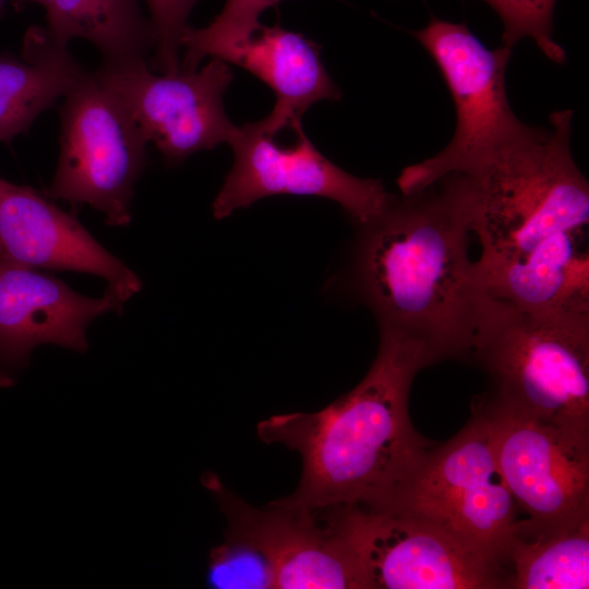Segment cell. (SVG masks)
<instances>
[{
  "label": "cell",
  "mask_w": 589,
  "mask_h": 589,
  "mask_svg": "<svg viewBox=\"0 0 589 589\" xmlns=\"http://www.w3.org/2000/svg\"><path fill=\"white\" fill-rule=\"evenodd\" d=\"M572 118L565 109L549 128L526 124L461 173L482 249L476 278L490 298L545 305L589 277V185L572 156Z\"/></svg>",
  "instance_id": "cell-1"
},
{
  "label": "cell",
  "mask_w": 589,
  "mask_h": 589,
  "mask_svg": "<svg viewBox=\"0 0 589 589\" xmlns=\"http://www.w3.org/2000/svg\"><path fill=\"white\" fill-rule=\"evenodd\" d=\"M358 228L349 286L380 330L419 344L430 364L469 358L485 296L468 255L471 221L461 175L393 194Z\"/></svg>",
  "instance_id": "cell-2"
},
{
  "label": "cell",
  "mask_w": 589,
  "mask_h": 589,
  "mask_svg": "<svg viewBox=\"0 0 589 589\" xmlns=\"http://www.w3.org/2000/svg\"><path fill=\"white\" fill-rule=\"evenodd\" d=\"M428 365L419 344L380 330L377 356L353 389L316 412L262 420L259 437L296 450L302 461L296 491L276 502L311 510L386 508L435 447L408 413L413 378Z\"/></svg>",
  "instance_id": "cell-3"
},
{
  "label": "cell",
  "mask_w": 589,
  "mask_h": 589,
  "mask_svg": "<svg viewBox=\"0 0 589 589\" xmlns=\"http://www.w3.org/2000/svg\"><path fill=\"white\" fill-rule=\"evenodd\" d=\"M469 358L505 409L589 433V314L532 312L485 297Z\"/></svg>",
  "instance_id": "cell-4"
},
{
  "label": "cell",
  "mask_w": 589,
  "mask_h": 589,
  "mask_svg": "<svg viewBox=\"0 0 589 589\" xmlns=\"http://www.w3.org/2000/svg\"><path fill=\"white\" fill-rule=\"evenodd\" d=\"M412 34L438 67L457 121L444 149L400 172L401 193L421 190L448 173L472 170L526 125L513 112L506 93L512 48L489 49L465 24L434 16Z\"/></svg>",
  "instance_id": "cell-5"
},
{
  "label": "cell",
  "mask_w": 589,
  "mask_h": 589,
  "mask_svg": "<svg viewBox=\"0 0 589 589\" xmlns=\"http://www.w3.org/2000/svg\"><path fill=\"white\" fill-rule=\"evenodd\" d=\"M380 510L431 521L498 567L500 552L519 518L518 507L496 459L489 418L477 401L466 426L435 446L394 501Z\"/></svg>",
  "instance_id": "cell-6"
},
{
  "label": "cell",
  "mask_w": 589,
  "mask_h": 589,
  "mask_svg": "<svg viewBox=\"0 0 589 589\" xmlns=\"http://www.w3.org/2000/svg\"><path fill=\"white\" fill-rule=\"evenodd\" d=\"M60 154L47 197L87 204L109 226L131 221L134 185L146 164L147 140L121 101L86 72L59 110Z\"/></svg>",
  "instance_id": "cell-7"
},
{
  "label": "cell",
  "mask_w": 589,
  "mask_h": 589,
  "mask_svg": "<svg viewBox=\"0 0 589 589\" xmlns=\"http://www.w3.org/2000/svg\"><path fill=\"white\" fill-rule=\"evenodd\" d=\"M318 510L351 553L364 589L503 588L491 557L431 521L356 505Z\"/></svg>",
  "instance_id": "cell-8"
},
{
  "label": "cell",
  "mask_w": 589,
  "mask_h": 589,
  "mask_svg": "<svg viewBox=\"0 0 589 589\" xmlns=\"http://www.w3.org/2000/svg\"><path fill=\"white\" fill-rule=\"evenodd\" d=\"M94 73L169 166L196 152L229 144L239 131L224 107L232 71L219 58H211L200 70L177 73L156 74L144 59L101 62Z\"/></svg>",
  "instance_id": "cell-9"
},
{
  "label": "cell",
  "mask_w": 589,
  "mask_h": 589,
  "mask_svg": "<svg viewBox=\"0 0 589 589\" xmlns=\"http://www.w3.org/2000/svg\"><path fill=\"white\" fill-rule=\"evenodd\" d=\"M292 131L296 141L283 146L260 121L239 127L229 143L232 167L212 206L215 218H225L261 199L281 194L329 199L357 225L383 212L393 194L381 180L350 175L316 149L301 124Z\"/></svg>",
  "instance_id": "cell-10"
},
{
  "label": "cell",
  "mask_w": 589,
  "mask_h": 589,
  "mask_svg": "<svg viewBox=\"0 0 589 589\" xmlns=\"http://www.w3.org/2000/svg\"><path fill=\"white\" fill-rule=\"evenodd\" d=\"M477 402L518 510L543 524L589 516V433L514 413L489 394Z\"/></svg>",
  "instance_id": "cell-11"
},
{
  "label": "cell",
  "mask_w": 589,
  "mask_h": 589,
  "mask_svg": "<svg viewBox=\"0 0 589 589\" xmlns=\"http://www.w3.org/2000/svg\"><path fill=\"white\" fill-rule=\"evenodd\" d=\"M227 520L225 534L259 549L271 563L277 589H364L351 553L320 510L271 502L256 508L213 472L202 477Z\"/></svg>",
  "instance_id": "cell-12"
},
{
  "label": "cell",
  "mask_w": 589,
  "mask_h": 589,
  "mask_svg": "<svg viewBox=\"0 0 589 589\" xmlns=\"http://www.w3.org/2000/svg\"><path fill=\"white\" fill-rule=\"evenodd\" d=\"M124 302L109 286L101 298H91L35 268L0 260V387L13 385L38 345L86 351L88 325L108 312L121 313Z\"/></svg>",
  "instance_id": "cell-13"
},
{
  "label": "cell",
  "mask_w": 589,
  "mask_h": 589,
  "mask_svg": "<svg viewBox=\"0 0 589 589\" xmlns=\"http://www.w3.org/2000/svg\"><path fill=\"white\" fill-rule=\"evenodd\" d=\"M0 260L31 268L88 273L127 301L142 281L69 214L35 189L7 182L0 192Z\"/></svg>",
  "instance_id": "cell-14"
},
{
  "label": "cell",
  "mask_w": 589,
  "mask_h": 589,
  "mask_svg": "<svg viewBox=\"0 0 589 589\" xmlns=\"http://www.w3.org/2000/svg\"><path fill=\"white\" fill-rule=\"evenodd\" d=\"M221 60L245 69L274 92L276 101L272 111L259 120L272 134L301 124L302 116L312 105L341 97L322 62L320 47L279 24L261 25Z\"/></svg>",
  "instance_id": "cell-15"
},
{
  "label": "cell",
  "mask_w": 589,
  "mask_h": 589,
  "mask_svg": "<svg viewBox=\"0 0 589 589\" xmlns=\"http://www.w3.org/2000/svg\"><path fill=\"white\" fill-rule=\"evenodd\" d=\"M497 563L503 588L587 589L589 516L549 524L518 518Z\"/></svg>",
  "instance_id": "cell-16"
},
{
  "label": "cell",
  "mask_w": 589,
  "mask_h": 589,
  "mask_svg": "<svg viewBox=\"0 0 589 589\" xmlns=\"http://www.w3.org/2000/svg\"><path fill=\"white\" fill-rule=\"evenodd\" d=\"M86 72L68 47L53 43L45 28H29L21 58L0 57V142L10 144L26 132Z\"/></svg>",
  "instance_id": "cell-17"
},
{
  "label": "cell",
  "mask_w": 589,
  "mask_h": 589,
  "mask_svg": "<svg viewBox=\"0 0 589 589\" xmlns=\"http://www.w3.org/2000/svg\"><path fill=\"white\" fill-rule=\"evenodd\" d=\"M46 11V33L59 46L86 39L103 62L146 59L154 49V33L139 0H28Z\"/></svg>",
  "instance_id": "cell-18"
},
{
  "label": "cell",
  "mask_w": 589,
  "mask_h": 589,
  "mask_svg": "<svg viewBox=\"0 0 589 589\" xmlns=\"http://www.w3.org/2000/svg\"><path fill=\"white\" fill-rule=\"evenodd\" d=\"M283 0H226L220 12L205 27H187L180 46L184 56L181 71H193L205 57L223 59L244 43L262 24L261 14Z\"/></svg>",
  "instance_id": "cell-19"
},
{
  "label": "cell",
  "mask_w": 589,
  "mask_h": 589,
  "mask_svg": "<svg viewBox=\"0 0 589 589\" xmlns=\"http://www.w3.org/2000/svg\"><path fill=\"white\" fill-rule=\"evenodd\" d=\"M206 584L215 589H272L274 570L266 556L251 543L225 534L209 552Z\"/></svg>",
  "instance_id": "cell-20"
},
{
  "label": "cell",
  "mask_w": 589,
  "mask_h": 589,
  "mask_svg": "<svg viewBox=\"0 0 589 589\" xmlns=\"http://www.w3.org/2000/svg\"><path fill=\"white\" fill-rule=\"evenodd\" d=\"M503 23V46H513L531 38L538 48L555 63H563L566 53L553 38L552 17L556 0H483Z\"/></svg>",
  "instance_id": "cell-21"
},
{
  "label": "cell",
  "mask_w": 589,
  "mask_h": 589,
  "mask_svg": "<svg viewBox=\"0 0 589 589\" xmlns=\"http://www.w3.org/2000/svg\"><path fill=\"white\" fill-rule=\"evenodd\" d=\"M154 33L152 68L160 73L180 71L179 49L188 17L199 0H145Z\"/></svg>",
  "instance_id": "cell-22"
},
{
  "label": "cell",
  "mask_w": 589,
  "mask_h": 589,
  "mask_svg": "<svg viewBox=\"0 0 589 589\" xmlns=\"http://www.w3.org/2000/svg\"><path fill=\"white\" fill-rule=\"evenodd\" d=\"M7 182H8L7 180L0 178V192L3 189V187L7 184Z\"/></svg>",
  "instance_id": "cell-23"
}]
</instances>
